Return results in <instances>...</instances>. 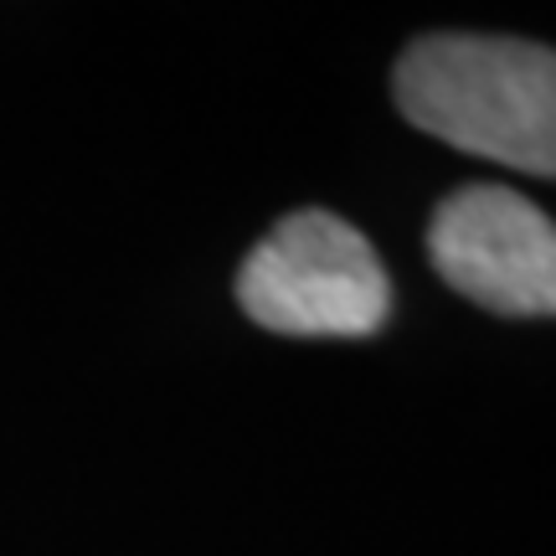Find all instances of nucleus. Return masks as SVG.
<instances>
[{
  "mask_svg": "<svg viewBox=\"0 0 556 556\" xmlns=\"http://www.w3.org/2000/svg\"><path fill=\"white\" fill-rule=\"evenodd\" d=\"M422 135L526 176H556V52L516 37H428L397 62Z\"/></svg>",
  "mask_w": 556,
  "mask_h": 556,
  "instance_id": "1",
  "label": "nucleus"
},
{
  "mask_svg": "<svg viewBox=\"0 0 556 556\" xmlns=\"http://www.w3.org/2000/svg\"><path fill=\"white\" fill-rule=\"evenodd\" d=\"M238 304L274 336L356 340L381 330L392 289L377 248L330 212H294L248 253Z\"/></svg>",
  "mask_w": 556,
  "mask_h": 556,
  "instance_id": "2",
  "label": "nucleus"
},
{
  "mask_svg": "<svg viewBox=\"0 0 556 556\" xmlns=\"http://www.w3.org/2000/svg\"><path fill=\"white\" fill-rule=\"evenodd\" d=\"M428 253L495 315H556V222L510 186H458L433 212Z\"/></svg>",
  "mask_w": 556,
  "mask_h": 556,
  "instance_id": "3",
  "label": "nucleus"
}]
</instances>
